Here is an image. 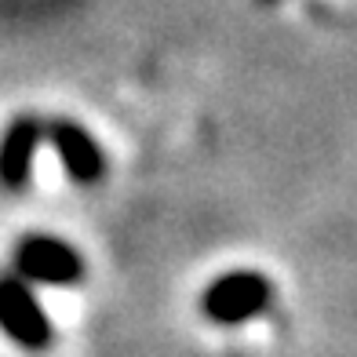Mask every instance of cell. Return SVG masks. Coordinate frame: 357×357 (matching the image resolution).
I'll return each mask as SVG.
<instances>
[{
	"label": "cell",
	"mask_w": 357,
	"mask_h": 357,
	"mask_svg": "<svg viewBox=\"0 0 357 357\" xmlns=\"http://www.w3.org/2000/svg\"><path fill=\"white\" fill-rule=\"evenodd\" d=\"M273 303V284L266 273L230 270L201 291V314L212 324H245L266 314Z\"/></svg>",
	"instance_id": "obj_1"
},
{
	"label": "cell",
	"mask_w": 357,
	"mask_h": 357,
	"mask_svg": "<svg viewBox=\"0 0 357 357\" xmlns=\"http://www.w3.org/2000/svg\"><path fill=\"white\" fill-rule=\"evenodd\" d=\"M0 328L11 335L15 347L22 350H47L55 339V328L47 321L40 299L33 296L22 278H11V273H0Z\"/></svg>",
	"instance_id": "obj_2"
},
{
	"label": "cell",
	"mask_w": 357,
	"mask_h": 357,
	"mask_svg": "<svg viewBox=\"0 0 357 357\" xmlns=\"http://www.w3.org/2000/svg\"><path fill=\"white\" fill-rule=\"evenodd\" d=\"M15 266H19L22 281H37L52 288H70V284H80V278H84L80 252L70 241L47 237V234L22 237L19 248H15Z\"/></svg>",
	"instance_id": "obj_3"
},
{
	"label": "cell",
	"mask_w": 357,
	"mask_h": 357,
	"mask_svg": "<svg viewBox=\"0 0 357 357\" xmlns=\"http://www.w3.org/2000/svg\"><path fill=\"white\" fill-rule=\"evenodd\" d=\"M44 135L52 139L62 168H66V175L73 178V183L91 186V183H99V178L106 175V153H102V146L95 142V135L88 132L84 124H77V121H52L44 128Z\"/></svg>",
	"instance_id": "obj_4"
},
{
	"label": "cell",
	"mask_w": 357,
	"mask_h": 357,
	"mask_svg": "<svg viewBox=\"0 0 357 357\" xmlns=\"http://www.w3.org/2000/svg\"><path fill=\"white\" fill-rule=\"evenodd\" d=\"M44 139V124L37 117H15L8 132L0 135V186L26 190L33 175V157Z\"/></svg>",
	"instance_id": "obj_5"
},
{
	"label": "cell",
	"mask_w": 357,
	"mask_h": 357,
	"mask_svg": "<svg viewBox=\"0 0 357 357\" xmlns=\"http://www.w3.org/2000/svg\"><path fill=\"white\" fill-rule=\"evenodd\" d=\"M263 4H278V0H263Z\"/></svg>",
	"instance_id": "obj_6"
}]
</instances>
